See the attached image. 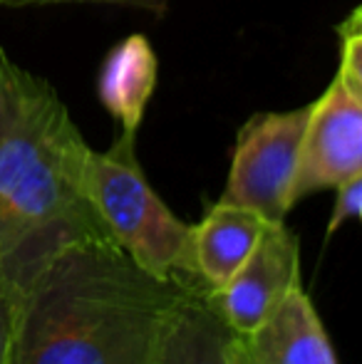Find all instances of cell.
<instances>
[{"mask_svg":"<svg viewBox=\"0 0 362 364\" xmlns=\"http://www.w3.org/2000/svg\"><path fill=\"white\" fill-rule=\"evenodd\" d=\"M186 292L112 240L65 243L18 280L10 364H156Z\"/></svg>","mask_w":362,"mask_h":364,"instance_id":"cell-1","label":"cell"},{"mask_svg":"<svg viewBox=\"0 0 362 364\" xmlns=\"http://www.w3.org/2000/svg\"><path fill=\"white\" fill-rule=\"evenodd\" d=\"M251 364H338L310 295L298 285L258 330L243 337Z\"/></svg>","mask_w":362,"mask_h":364,"instance_id":"cell-7","label":"cell"},{"mask_svg":"<svg viewBox=\"0 0 362 364\" xmlns=\"http://www.w3.org/2000/svg\"><path fill=\"white\" fill-rule=\"evenodd\" d=\"M65 112L48 80L23 70L0 48V198L18 183Z\"/></svg>","mask_w":362,"mask_h":364,"instance_id":"cell-6","label":"cell"},{"mask_svg":"<svg viewBox=\"0 0 362 364\" xmlns=\"http://www.w3.org/2000/svg\"><path fill=\"white\" fill-rule=\"evenodd\" d=\"M156 364H251L243 337L226 325L208 292L188 290L171 315Z\"/></svg>","mask_w":362,"mask_h":364,"instance_id":"cell-8","label":"cell"},{"mask_svg":"<svg viewBox=\"0 0 362 364\" xmlns=\"http://www.w3.org/2000/svg\"><path fill=\"white\" fill-rule=\"evenodd\" d=\"M340 68L338 77L362 95V8H355L338 25Z\"/></svg>","mask_w":362,"mask_h":364,"instance_id":"cell-11","label":"cell"},{"mask_svg":"<svg viewBox=\"0 0 362 364\" xmlns=\"http://www.w3.org/2000/svg\"><path fill=\"white\" fill-rule=\"evenodd\" d=\"M15 312H18V283L0 263V364H10L13 360Z\"/></svg>","mask_w":362,"mask_h":364,"instance_id":"cell-12","label":"cell"},{"mask_svg":"<svg viewBox=\"0 0 362 364\" xmlns=\"http://www.w3.org/2000/svg\"><path fill=\"white\" fill-rule=\"evenodd\" d=\"M55 3H122L137 8L164 13L169 0H0V8H28V5H55Z\"/></svg>","mask_w":362,"mask_h":364,"instance_id":"cell-14","label":"cell"},{"mask_svg":"<svg viewBox=\"0 0 362 364\" xmlns=\"http://www.w3.org/2000/svg\"><path fill=\"white\" fill-rule=\"evenodd\" d=\"M310 105L290 112H261L238 129L231 171L218 201L246 206L268 223H285L290 186Z\"/></svg>","mask_w":362,"mask_h":364,"instance_id":"cell-3","label":"cell"},{"mask_svg":"<svg viewBox=\"0 0 362 364\" xmlns=\"http://www.w3.org/2000/svg\"><path fill=\"white\" fill-rule=\"evenodd\" d=\"M134 139V132H122L107 151L90 149L85 196L110 238L142 270L206 292L193 265V225L176 218L147 181Z\"/></svg>","mask_w":362,"mask_h":364,"instance_id":"cell-2","label":"cell"},{"mask_svg":"<svg viewBox=\"0 0 362 364\" xmlns=\"http://www.w3.org/2000/svg\"><path fill=\"white\" fill-rule=\"evenodd\" d=\"M268 220L246 206L218 201L193 225V265L206 292H218L256 248Z\"/></svg>","mask_w":362,"mask_h":364,"instance_id":"cell-9","label":"cell"},{"mask_svg":"<svg viewBox=\"0 0 362 364\" xmlns=\"http://www.w3.org/2000/svg\"><path fill=\"white\" fill-rule=\"evenodd\" d=\"M298 285V235L285 223H268L233 278L218 292H208V297L226 325L246 337L258 330Z\"/></svg>","mask_w":362,"mask_h":364,"instance_id":"cell-5","label":"cell"},{"mask_svg":"<svg viewBox=\"0 0 362 364\" xmlns=\"http://www.w3.org/2000/svg\"><path fill=\"white\" fill-rule=\"evenodd\" d=\"M335 203H333V213H330V220H328V230H325V238H333L335 230L340 228L343 223L353 218H360V211H362V173L358 176L348 178L345 183L335 186Z\"/></svg>","mask_w":362,"mask_h":364,"instance_id":"cell-13","label":"cell"},{"mask_svg":"<svg viewBox=\"0 0 362 364\" xmlns=\"http://www.w3.org/2000/svg\"><path fill=\"white\" fill-rule=\"evenodd\" d=\"M362 173V95L338 75L310 102L300 139L290 206Z\"/></svg>","mask_w":362,"mask_h":364,"instance_id":"cell-4","label":"cell"},{"mask_svg":"<svg viewBox=\"0 0 362 364\" xmlns=\"http://www.w3.org/2000/svg\"><path fill=\"white\" fill-rule=\"evenodd\" d=\"M159 60L144 35H129L107 53L97 77V95L122 132L139 129L147 102L156 87Z\"/></svg>","mask_w":362,"mask_h":364,"instance_id":"cell-10","label":"cell"}]
</instances>
